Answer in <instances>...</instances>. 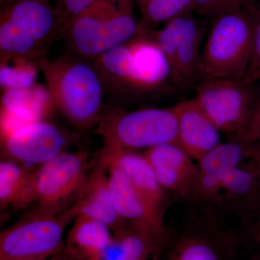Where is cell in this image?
Returning <instances> with one entry per match:
<instances>
[{
    "instance_id": "cell-1",
    "label": "cell",
    "mask_w": 260,
    "mask_h": 260,
    "mask_svg": "<svg viewBox=\"0 0 260 260\" xmlns=\"http://www.w3.org/2000/svg\"><path fill=\"white\" fill-rule=\"evenodd\" d=\"M198 183L190 204L250 225L260 210V161L256 144L233 140L197 161Z\"/></svg>"
},
{
    "instance_id": "cell-2",
    "label": "cell",
    "mask_w": 260,
    "mask_h": 260,
    "mask_svg": "<svg viewBox=\"0 0 260 260\" xmlns=\"http://www.w3.org/2000/svg\"><path fill=\"white\" fill-rule=\"evenodd\" d=\"M105 75L114 95L138 99L176 91L169 63L148 29L107 53Z\"/></svg>"
},
{
    "instance_id": "cell-3",
    "label": "cell",
    "mask_w": 260,
    "mask_h": 260,
    "mask_svg": "<svg viewBox=\"0 0 260 260\" xmlns=\"http://www.w3.org/2000/svg\"><path fill=\"white\" fill-rule=\"evenodd\" d=\"M54 105L80 129H86L102 119L104 84L93 63L70 53L37 61Z\"/></svg>"
},
{
    "instance_id": "cell-4",
    "label": "cell",
    "mask_w": 260,
    "mask_h": 260,
    "mask_svg": "<svg viewBox=\"0 0 260 260\" xmlns=\"http://www.w3.org/2000/svg\"><path fill=\"white\" fill-rule=\"evenodd\" d=\"M61 39L54 0H4L0 11V56L38 61Z\"/></svg>"
},
{
    "instance_id": "cell-5",
    "label": "cell",
    "mask_w": 260,
    "mask_h": 260,
    "mask_svg": "<svg viewBox=\"0 0 260 260\" xmlns=\"http://www.w3.org/2000/svg\"><path fill=\"white\" fill-rule=\"evenodd\" d=\"M135 0H100L79 15L65 32L70 51L93 61L138 34Z\"/></svg>"
},
{
    "instance_id": "cell-6",
    "label": "cell",
    "mask_w": 260,
    "mask_h": 260,
    "mask_svg": "<svg viewBox=\"0 0 260 260\" xmlns=\"http://www.w3.org/2000/svg\"><path fill=\"white\" fill-rule=\"evenodd\" d=\"M175 229H169L165 260H238L244 244L240 229L226 218L194 207Z\"/></svg>"
},
{
    "instance_id": "cell-7",
    "label": "cell",
    "mask_w": 260,
    "mask_h": 260,
    "mask_svg": "<svg viewBox=\"0 0 260 260\" xmlns=\"http://www.w3.org/2000/svg\"><path fill=\"white\" fill-rule=\"evenodd\" d=\"M252 37V20L246 8L213 19L201 54V79L242 80L250 59Z\"/></svg>"
},
{
    "instance_id": "cell-8",
    "label": "cell",
    "mask_w": 260,
    "mask_h": 260,
    "mask_svg": "<svg viewBox=\"0 0 260 260\" xmlns=\"http://www.w3.org/2000/svg\"><path fill=\"white\" fill-rule=\"evenodd\" d=\"M99 123L104 145L111 148L134 150L168 143L179 145L174 107L131 112L116 109Z\"/></svg>"
},
{
    "instance_id": "cell-9",
    "label": "cell",
    "mask_w": 260,
    "mask_h": 260,
    "mask_svg": "<svg viewBox=\"0 0 260 260\" xmlns=\"http://www.w3.org/2000/svg\"><path fill=\"white\" fill-rule=\"evenodd\" d=\"M167 58L176 91L187 93L200 81V47L206 28L191 11L168 21L161 30L148 29Z\"/></svg>"
},
{
    "instance_id": "cell-10",
    "label": "cell",
    "mask_w": 260,
    "mask_h": 260,
    "mask_svg": "<svg viewBox=\"0 0 260 260\" xmlns=\"http://www.w3.org/2000/svg\"><path fill=\"white\" fill-rule=\"evenodd\" d=\"M74 205L55 215H32L0 234V260L46 259L63 250L64 229L78 216Z\"/></svg>"
},
{
    "instance_id": "cell-11",
    "label": "cell",
    "mask_w": 260,
    "mask_h": 260,
    "mask_svg": "<svg viewBox=\"0 0 260 260\" xmlns=\"http://www.w3.org/2000/svg\"><path fill=\"white\" fill-rule=\"evenodd\" d=\"M251 86L241 80L203 78L194 87V99L220 132L239 140L256 101Z\"/></svg>"
},
{
    "instance_id": "cell-12",
    "label": "cell",
    "mask_w": 260,
    "mask_h": 260,
    "mask_svg": "<svg viewBox=\"0 0 260 260\" xmlns=\"http://www.w3.org/2000/svg\"><path fill=\"white\" fill-rule=\"evenodd\" d=\"M89 168L83 152L64 151L43 164L36 174L37 215H55L68 209L85 184Z\"/></svg>"
},
{
    "instance_id": "cell-13",
    "label": "cell",
    "mask_w": 260,
    "mask_h": 260,
    "mask_svg": "<svg viewBox=\"0 0 260 260\" xmlns=\"http://www.w3.org/2000/svg\"><path fill=\"white\" fill-rule=\"evenodd\" d=\"M2 139L8 160L41 165L64 152L68 140L61 129L44 120L27 124Z\"/></svg>"
},
{
    "instance_id": "cell-14",
    "label": "cell",
    "mask_w": 260,
    "mask_h": 260,
    "mask_svg": "<svg viewBox=\"0 0 260 260\" xmlns=\"http://www.w3.org/2000/svg\"><path fill=\"white\" fill-rule=\"evenodd\" d=\"M164 191L191 203L198 183V164L180 145L168 143L147 149L144 153Z\"/></svg>"
},
{
    "instance_id": "cell-15",
    "label": "cell",
    "mask_w": 260,
    "mask_h": 260,
    "mask_svg": "<svg viewBox=\"0 0 260 260\" xmlns=\"http://www.w3.org/2000/svg\"><path fill=\"white\" fill-rule=\"evenodd\" d=\"M99 159L119 168L159 221L165 224L166 192L144 154L104 145Z\"/></svg>"
},
{
    "instance_id": "cell-16",
    "label": "cell",
    "mask_w": 260,
    "mask_h": 260,
    "mask_svg": "<svg viewBox=\"0 0 260 260\" xmlns=\"http://www.w3.org/2000/svg\"><path fill=\"white\" fill-rule=\"evenodd\" d=\"M179 145L197 161L220 144V130L195 99L174 107Z\"/></svg>"
},
{
    "instance_id": "cell-17",
    "label": "cell",
    "mask_w": 260,
    "mask_h": 260,
    "mask_svg": "<svg viewBox=\"0 0 260 260\" xmlns=\"http://www.w3.org/2000/svg\"><path fill=\"white\" fill-rule=\"evenodd\" d=\"M54 104L49 90L39 86L5 90L2 99L1 132L4 138L23 126L44 121Z\"/></svg>"
},
{
    "instance_id": "cell-18",
    "label": "cell",
    "mask_w": 260,
    "mask_h": 260,
    "mask_svg": "<svg viewBox=\"0 0 260 260\" xmlns=\"http://www.w3.org/2000/svg\"><path fill=\"white\" fill-rule=\"evenodd\" d=\"M73 205L78 210V215H86L102 222L114 234L127 223L119 216L115 209L109 188L108 168L100 160L88 174Z\"/></svg>"
},
{
    "instance_id": "cell-19",
    "label": "cell",
    "mask_w": 260,
    "mask_h": 260,
    "mask_svg": "<svg viewBox=\"0 0 260 260\" xmlns=\"http://www.w3.org/2000/svg\"><path fill=\"white\" fill-rule=\"evenodd\" d=\"M99 160L108 168L109 188L119 216L127 223L150 228L159 233L167 232L168 228L152 213L126 174L115 164Z\"/></svg>"
},
{
    "instance_id": "cell-20",
    "label": "cell",
    "mask_w": 260,
    "mask_h": 260,
    "mask_svg": "<svg viewBox=\"0 0 260 260\" xmlns=\"http://www.w3.org/2000/svg\"><path fill=\"white\" fill-rule=\"evenodd\" d=\"M111 229L86 215H78L68 234L65 251L75 260H99L113 244Z\"/></svg>"
},
{
    "instance_id": "cell-21",
    "label": "cell",
    "mask_w": 260,
    "mask_h": 260,
    "mask_svg": "<svg viewBox=\"0 0 260 260\" xmlns=\"http://www.w3.org/2000/svg\"><path fill=\"white\" fill-rule=\"evenodd\" d=\"M37 171L13 160L0 162V204L17 209L25 208L36 200Z\"/></svg>"
},
{
    "instance_id": "cell-22",
    "label": "cell",
    "mask_w": 260,
    "mask_h": 260,
    "mask_svg": "<svg viewBox=\"0 0 260 260\" xmlns=\"http://www.w3.org/2000/svg\"><path fill=\"white\" fill-rule=\"evenodd\" d=\"M141 19L139 29H154L159 24L193 9V0H135Z\"/></svg>"
},
{
    "instance_id": "cell-23",
    "label": "cell",
    "mask_w": 260,
    "mask_h": 260,
    "mask_svg": "<svg viewBox=\"0 0 260 260\" xmlns=\"http://www.w3.org/2000/svg\"><path fill=\"white\" fill-rule=\"evenodd\" d=\"M0 84L7 90L30 88L36 85L37 61L20 56H1Z\"/></svg>"
},
{
    "instance_id": "cell-24",
    "label": "cell",
    "mask_w": 260,
    "mask_h": 260,
    "mask_svg": "<svg viewBox=\"0 0 260 260\" xmlns=\"http://www.w3.org/2000/svg\"><path fill=\"white\" fill-rule=\"evenodd\" d=\"M251 17L253 23L252 47L250 59L241 82L251 85L260 81V9L252 2L245 7Z\"/></svg>"
},
{
    "instance_id": "cell-25",
    "label": "cell",
    "mask_w": 260,
    "mask_h": 260,
    "mask_svg": "<svg viewBox=\"0 0 260 260\" xmlns=\"http://www.w3.org/2000/svg\"><path fill=\"white\" fill-rule=\"evenodd\" d=\"M61 39L71 23L88 9L90 6L100 0H54Z\"/></svg>"
},
{
    "instance_id": "cell-26",
    "label": "cell",
    "mask_w": 260,
    "mask_h": 260,
    "mask_svg": "<svg viewBox=\"0 0 260 260\" xmlns=\"http://www.w3.org/2000/svg\"><path fill=\"white\" fill-rule=\"evenodd\" d=\"M192 10L212 20L227 13L225 0H193Z\"/></svg>"
},
{
    "instance_id": "cell-27",
    "label": "cell",
    "mask_w": 260,
    "mask_h": 260,
    "mask_svg": "<svg viewBox=\"0 0 260 260\" xmlns=\"http://www.w3.org/2000/svg\"><path fill=\"white\" fill-rule=\"evenodd\" d=\"M239 140L249 144L260 142V98L256 99L250 120Z\"/></svg>"
},
{
    "instance_id": "cell-28",
    "label": "cell",
    "mask_w": 260,
    "mask_h": 260,
    "mask_svg": "<svg viewBox=\"0 0 260 260\" xmlns=\"http://www.w3.org/2000/svg\"><path fill=\"white\" fill-rule=\"evenodd\" d=\"M242 232L245 244L252 243L256 248H260V210L250 225Z\"/></svg>"
},
{
    "instance_id": "cell-29",
    "label": "cell",
    "mask_w": 260,
    "mask_h": 260,
    "mask_svg": "<svg viewBox=\"0 0 260 260\" xmlns=\"http://www.w3.org/2000/svg\"><path fill=\"white\" fill-rule=\"evenodd\" d=\"M226 4L227 12L236 11L245 8L246 5L252 2V0H225Z\"/></svg>"
},
{
    "instance_id": "cell-30",
    "label": "cell",
    "mask_w": 260,
    "mask_h": 260,
    "mask_svg": "<svg viewBox=\"0 0 260 260\" xmlns=\"http://www.w3.org/2000/svg\"><path fill=\"white\" fill-rule=\"evenodd\" d=\"M23 260H75L73 259L67 253L65 249H63L60 252L55 254L54 256H51V257L46 258V259H23Z\"/></svg>"
},
{
    "instance_id": "cell-31",
    "label": "cell",
    "mask_w": 260,
    "mask_h": 260,
    "mask_svg": "<svg viewBox=\"0 0 260 260\" xmlns=\"http://www.w3.org/2000/svg\"><path fill=\"white\" fill-rule=\"evenodd\" d=\"M247 260H260V248H256V250L249 256Z\"/></svg>"
},
{
    "instance_id": "cell-32",
    "label": "cell",
    "mask_w": 260,
    "mask_h": 260,
    "mask_svg": "<svg viewBox=\"0 0 260 260\" xmlns=\"http://www.w3.org/2000/svg\"><path fill=\"white\" fill-rule=\"evenodd\" d=\"M99 260H103V259H99ZM117 260H131V259H126V258L124 257V256H122L121 255L120 257H119V259H118Z\"/></svg>"
},
{
    "instance_id": "cell-33",
    "label": "cell",
    "mask_w": 260,
    "mask_h": 260,
    "mask_svg": "<svg viewBox=\"0 0 260 260\" xmlns=\"http://www.w3.org/2000/svg\"><path fill=\"white\" fill-rule=\"evenodd\" d=\"M259 157H260V144H259Z\"/></svg>"
},
{
    "instance_id": "cell-34",
    "label": "cell",
    "mask_w": 260,
    "mask_h": 260,
    "mask_svg": "<svg viewBox=\"0 0 260 260\" xmlns=\"http://www.w3.org/2000/svg\"><path fill=\"white\" fill-rule=\"evenodd\" d=\"M4 1V0H0V3H2V2Z\"/></svg>"
}]
</instances>
